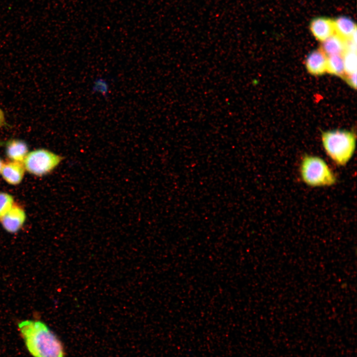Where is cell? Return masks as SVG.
Instances as JSON below:
<instances>
[{
  "label": "cell",
  "instance_id": "2e32d148",
  "mask_svg": "<svg viewBox=\"0 0 357 357\" xmlns=\"http://www.w3.org/2000/svg\"><path fill=\"white\" fill-rule=\"evenodd\" d=\"M347 81L348 83L349 84L350 86H351L352 87L354 88H356L357 87V74L356 72L348 74V76L346 78Z\"/></svg>",
  "mask_w": 357,
  "mask_h": 357
},
{
  "label": "cell",
  "instance_id": "30bf717a",
  "mask_svg": "<svg viewBox=\"0 0 357 357\" xmlns=\"http://www.w3.org/2000/svg\"><path fill=\"white\" fill-rule=\"evenodd\" d=\"M6 155L13 161L23 162L28 153L27 144L22 140L12 139L6 144Z\"/></svg>",
  "mask_w": 357,
  "mask_h": 357
},
{
  "label": "cell",
  "instance_id": "9a60e30c",
  "mask_svg": "<svg viewBox=\"0 0 357 357\" xmlns=\"http://www.w3.org/2000/svg\"><path fill=\"white\" fill-rule=\"evenodd\" d=\"M14 204L11 195L0 192V219L10 210Z\"/></svg>",
  "mask_w": 357,
  "mask_h": 357
},
{
  "label": "cell",
  "instance_id": "52a82bcc",
  "mask_svg": "<svg viewBox=\"0 0 357 357\" xmlns=\"http://www.w3.org/2000/svg\"><path fill=\"white\" fill-rule=\"evenodd\" d=\"M327 57L321 49L311 52L305 60L306 68L312 75H320L326 72Z\"/></svg>",
  "mask_w": 357,
  "mask_h": 357
},
{
  "label": "cell",
  "instance_id": "ac0fdd59",
  "mask_svg": "<svg viewBox=\"0 0 357 357\" xmlns=\"http://www.w3.org/2000/svg\"><path fill=\"white\" fill-rule=\"evenodd\" d=\"M3 164V163H2L1 160L0 159V172L1 170Z\"/></svg>",
  "mask_w": 357,
  "mask_h": 357
},
{
  "label": "cell",
  "instance_id": "e0dca14e",
  "mask_svg": "<svg viewBox=\"0 0 357 357\" xmlns=\"http://www.w3.org/2000/svg\"><path fill=\"white\" fill-rule=\"evenodd\" d=\"M5 119L3 111L0 108V128L4 126L5 124Z\"/></svg>",
  "mask_w": 357,
  "mask_h": 357
},
{
  "label": "cell",
  "instance_id": "7c38bea8",
  "mask_svg": "<svg viewBox=\"0 0 357 357\" xmlns=\"http://www.w3.org/2000/svg\"><path fill=\"white\" fill-rule=\"evenodd\" d=\"M326 71L333 75L343 76L345 73L342 55H334L327 58Z\"/></svg>",
  "mask_w": 357,
  "mask_h": 357
},
{
  "label": "cell",
  "instance_id": "6da1fadb",
  "mask_svg": "<svg viewBox=\"0 0 357 357\" xmlns=\"http://www.w3.org/2000/svg\"><path fill=\"white\" fill-rule=\"evenodd\" d=\"M18 329L25 345L34 357H64L63 346L56 335L43 322L26 320Z\"/></svg>",
  "mask_w": 357,
  "mask_h": 357
},
{
  "label": "cell",
  "instance_id": "5b68a950",
  "mask_svg": "<svg viewBox=\"0 0 357 357\" xmlns=\"http://www.w3.org/2000/svg\"><path fill=\"white\" fill-rule=\"evenodd\" d=\"M26 218L24 209L14 203L10 210L0 219V222L5 231L15 233L22 228Z\"/></svg>",
  "mask_w": 357,
  "mask_h": 357
},
{
  "label": "cell",
  "instance_id": "ba28073f",
  "mask_svg": "<svg viewBox=\"0 0 357 357\" xmlns=\"http://www.w3.org/2000/svg\"><path fill=\"white\" fill-rule=\"evenodd\" d=\"M25 171L23 162L11 161L3 164L0 174L8 183L17 185L23 179Z\"/></svg>",
  "mask_w": 357,
  "mask_h": 357
},
{
  "label": "cell",
  "instance_id": "8992f818",
  "mask_svg": "<svg viewBox=\"0 0 357 357\" xmlns=\"http://www.w3.org/2000/svg\"><path fill=\"white\" fill-rule=\"evenodd\" d=\"M309 28L314 37L322 42L335 33L333 20L324 17L314 18L310 22Z\"/></svg>",
  "mask_w": 357,
  "mask_h": 357
},
{
  "label": "cell",
  "instance_id": "9c48e42d",
  "mask_svg": "<svg viewBox=\"0 0 357 357\" xmlns=\"http://www.w3.org/2000/svg\"><path fill=\"white\" fill-rule=\"evenodd\" d=\"M320 49L329 56L342 55L346 51V40L334 33L322 42Z\"/></svg>",
  "mask_w": 357,
  "mask_h": 357
},
{
  "label": "cell",
  "instance_id": "7a4b0ae2",
  "mask_svg": "<svg viewBox=\"0 0 357 357\" xmlns=\"http://www.w3.org/2000/svg\"><path fill=\"white\" fill-rule=\"evenodd\" d=\"M321 143L328 157L337 165L344 166L354 154L356 137L354 132L350 131L328 130L322 133Z\"/></svg>",
  "mask_w": 357,
  "mask_h": 357
},
{
  "label": "cell",
  "instance_id": "5bb4252c",
  "mask_svg": "<svg viewBox=\"0 0 357 357\" xmlns=\"http://www.w3.org/2000/svg\"><path fill=\"white\" fill-rule=\"evenodd\" d=\"M345 73L350 74L357 71V53L356 51L346 50L342 55Z\"/></svg>",
  "mask_w": 357,
  "mask_h": 357
},
{
  "label": "cell",
  "instance_id": "3957f363",
  "mask_svg": "<svg viewBox=\"0 0 357 357\" xmlns=\"http://www.w3.org/2000/svg\"><path fill=\"white\" fill-rule=\"evenodd\" d=\"M299 173L302 181L313 187L330 186L337 182V177L322 158L305 155L301 159Z\"/></svg>",
  "mask_w": 357,
  "mask_h": 357
},
{
  "label": "cell",
  "instance_id": "277c9868",
  "mask_svg": "<svg viewBox=\"0 0 357 357\" xmlns=\"http://www.w3.org/2000/svg\"><path fill=\"white\" fill-rule=\"evenodd\" d=\"M63 157L45 149H38L28 152L23 163L25 170L36 176L47 175L54 170L62 161Z\"/></svg>",
  "mask_w": 357,
  "mask_h": 357
},
{
  "label": "cell",
  "instance_id": "4fadbf2b",
  "mask_svg": "<svg viewBox=\"0 0 357 357\" xmlns=\"http://www.w3.org/2000/svg\"><path fill=\"white\" fill-rule=\"evenodd\" d=\"M110 83L106 78L99 77L94 80L91 87L92 93L99 94L104 98H107L110 93Z\"/></svg>",
  "mask_w": 357,
  "mask_h": 357
},
{
  "label": "cell",
  "instance_id": "d6986e66",
  "mask_svg": "<svg viewBox=\"0 0 357 357\" xmlns=\"http://www.w3.org/2000/svg\"><path fill=\"white\" fill-rule=\"evenodd\" d=\"M4 143L5 142L3 141H0V147L3 145V144H4Z\"/></svg>",
  "mask_w": 357,
  "mask_h": 357
},
{
  "label": "cell",
  "instance_id": "8fae6325",
  "mask_svg": "<svg viewBox=\"0 0 357 357\" xmlns=\"http://www.w3.org/2000/svg\"><path fill=\"white\" fill-rule=\"evenodd\" d=\"M335 33L343 39L348 40L357 33L354 22L347 16H340L333 20Z\"/></svg>",
  "mask_w": 357,
  "mask_h": 357
}]
</instances>
